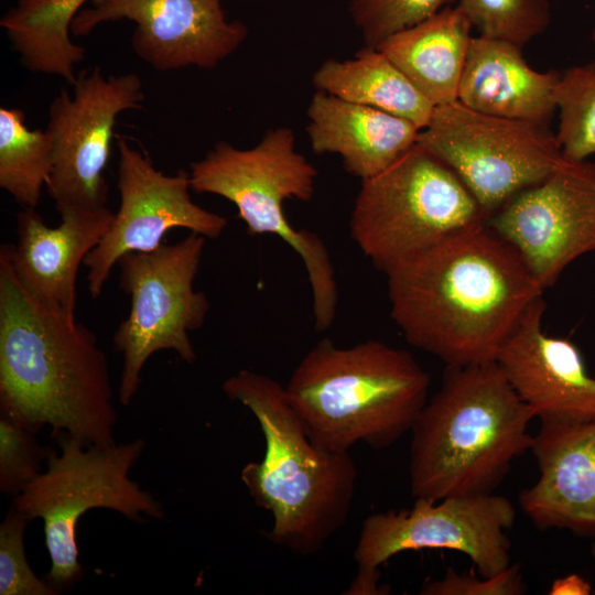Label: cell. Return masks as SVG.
I'll return each instance as SVG.
<instances>
[{"label": "cell", "mask_w": 595, "mask_h": 595, "mask_svg": "<svg viewBox=\"0 0 595 595\" xmlns=\"http://www.w3.org/2000/svg\"><path fill=\"white\" fill-rule=\"evenodd\" d=\"M386 275L390 316L405 340L446 366L496 361L544 292L517 250L487 224Z\"/></svg>", "instance_id": "obj_1"}, {"label": "cell", "mask_w": 595, "mask_h": 595, "mask_svg": "<svg viewBox=\"0 0 595 595\" xmlns=\"http://www.w3.org/2000/svg\"><path fill=\"white\" fill-rule=\"evenodd\" d=\"M0 414L53 437L116 443L107 358L93 331L41 305L0 253Z\"/></svg>", "instance_id": "obj_2"}, {"label": "cell", "mask_w": 595, "mask_h": 595, "mask_svg": "<svg viewBox=\"0 0 595 595\" xmlns=\"http://www.w3.org/2000/svg\"><path fill=\"white\" fill-rule=\"evenodd\" d=\"M534 418L497 361L446 366L411 429L412 497L491 494L531 448Z\"/></svg>", "instance_id": "obj_3"}, {"label": "cell", "mask_w": 595, "mask_h": 595, "mask_svg": "<svg viewBox=\"0 0 595 595\" xmlns=\"http://www.w3.org/2000/svg\"><path fill=\"white\" fill-rule=\"evenodd\" d=\"M223 390L251 411L264 437L262 459L246 464L240 478L255 504L272 516L269 540L301 555L315 554L349 516L358 479L350 453L315 444L284 386L271 377L241 369Z\"/></svg>", "instance_id": "obj_4"}, {"label": "cell", "mask_w": 595, "mask_h": 595, "mask_svg": "<svg viewBox=\"0 0 595 595\" xmlns=\"http://www.w3.org/2000/svg\"><path fill=\"white\" fill-rule=\"evenodd\" d=\"M430 383L407 350L376 339L338 347L324 338L300 360L284 388L315 444L349 452L357 443L383 450L410 432Z\"/></svg>", "instance_id": "obj_5"}, {"label": "cell", "mask_w": 595, "mask_h": 595, "mask_svg": "<svg viewBox=\"0 0 595 595\" xmlns=\"http://www.w3.org/2000/svg\"><path fill=\"white\" fill-rule=\"evenodd\" d=\"M191 188L232 203L248 234L274 235L301 258L312 293L316 331L335 320L338 290L335 269L324 241L315 232L296 229L283 210L286 199L309 202L315 192L317 170L295 149L289 127L269 129L250 149L218 141L188 170Z\"/></svg>", "instance_id": "obj_6"}, {"label": "cell", "mask_w": 595, "mask_h": 595, "mask_svg": "<svg viewBox=\"0 0 595 595\" xmlns=\"http://www.w3.org/2000/svg\"><path fill=\"white\" fill-rule=\"evenodd\" d=\"M487 220L457 174L418 142L389 167L361 181L349 231L364 256L387 274Z\"/></svg>", "instance_id": "obj_7"}, {"label": "cell", "mask_w": 595, "mask_h": 595, "mask_svg": "<svg viewBox=\"0 0 595 595\" xmlns=\"http://www.w3.org/2000/svg\"><path fill=\"white\" fill-rule=\"evenodd\" d=\"M54 437L60 450H50L45 470L13 497L12 508L29 521L43 520L51 559L46 582L58 591L84 574L76 536L84 513L106 508L143 522V515L162 519L164 512L161 504L129 477L145 447L143 440L87 446L66 432Z\"/></svg>", "instance_id": "obj_8"}, {"label": "cell", "mask_w": 595, "mask_h": 595, "mask_svg": "<svg viewBox=\"0 0 595 595\" xmlns=\"http://www.w3.org/2000/svg\"><path fill=\"white\" fill-rule=\"evenodd\" d=\"M206 238L190 232L174 244L148 252H129L117 266L119 286L130 299V310L115 334L122 354L119 401L131 403L148 359L160 350H174L185 363L196 360L190 332L203 326L210 309L206 294L194 289Z\"/></svg>", "instance_id": "obj_9"}, {"label": "cell", "mask_w": 595, "mask_h": 595, "mask_svg": "<svg viewBox=\"0 0 595 595\" xmlns=\"http://www.w3.org/2000/svg\"><path fill=\"white\" fill-rule=\"evenodd\" d=\"M515 519L513 504L494 493L415 498L409 509L371 513L363 522L353 553L357 574L346 594H383L379 566L401 552L423 549L458 551L482 576H494L510 565L507 531Z\"/></svg>", "instance_id": "obj_10"}, {"label": "cell", "mask_w": 595, "mask_h": 595, "mask_svg": "<svg viewBox=\"0 0 595 595\" xmlns=\"http://www.w3.org/2000/svg\"><path fill=\"white\" fill-rule=\"evenodd\" d=\"M418 142L457 174L488 218L563 158L549 123L478 112L458 100L434 107Z\"/></svg>", "instance_id": "obj_11"}, {"label": "cell", "mask_w": 595, "mask_h": 595, "mask_svg": "<svg viewBox=\"0 0 595 595\" xmlns=\"http://www.w3.org/2000/svg\"><path fill=\"white\" fill-rule=\"evenodd\" d=\"M73 95L62 90L51 102L46 131L53 142V169L46 183L56 210L106 206L104 175L120 113L143 107L136 73L105 76L99 67L77 74Z\"/></svg>", "instance_id": "obj_12"}, {"label": "cell", "mask_w": 595, "mask_h": 595, "mask_svg": "<svg viewBox=\"0 0 595 595\" xmlns=\"http://www.w3.org/2000/svg\"><path fill=\"white\" fill-rule=\"evenodd\" d=\"M487 225L517 250L545 291L573 261L595 251V162L563 156Z\"/></svg>", "instance_id": "obj_13"}, {"label": "cell", "mask_w": 595, "mask_h": 595, "mask_svg": "<svg viewBox=\"0 0 595 595\" xmlns=\"http://www.w3.org/2000/svg\"><path fill=\"white\" fill-rule=\"evenodd\" d=\"M118 152L119 208L108 231L83 263L88 270V291L94 299L102 293L122 256L159 248L170 229L184 228L206 239H216L228 225L225 216L192 199L188 171L164 174L126 138L119 140Z\"/></svg>", "instance_id": "obj_14"}, {"label": "cell", "mask_w": 595, "mask_h": 595, "mask_svg": "<svg viewBox=\"0 0 595 595\" xmlns=\"http://www.w3.org/2000/svg\"><path fill=\"white\" fill-rule=\"evenodd\" d=\"M122 19L136 24L134 54L159 72L214 68L248 35L241 21L227 18L221 0H104L79 10L72 34L84 36Z\"/></svg>", "instance_id": "obj_15"}, {"label": "cell", "mask_w": 595, "mask_h": 595, "mask_svg": "<svg viewBox=\"0 0 595 595\" xmlns=\"http://www.w3.org/2000/svg\"><path fill=\"white\" fill-rule=\"evenodd\" d=\"M545 303L536 300L500 348L496 361L534 418L595 420V378L578 348L548 335L542 325Z\"/></svg>", "instance_id": "obj_16"}, {"label": "cell", "mask_w": 595, "mask_h": 595, "mask_svg": "<svg viewBox=\"0 0 595 595\" xmlns=\"http://www.w3.org/2000/svg\"><path fill=\"white\" fill-rule=\"evenodd\" d=\"M60 214L61 224L50 227L35 209L22 208L17 215V242L1 245L0 253L35 301L76 320L79 267L108 231L115 213L105 206L72 207Z\"/></svg>", "instance_id": "obj_17"}, {"label": "cell", "mask_w": 595, "mask_h": 595, "mask_svg": "<svg viewBox=\"0 0 595 595\" xmlns=\"http://www.w3.org/2000/svg\"><path fill=\"white\" fill-rule=\"evenodd\" d=\"M532 452L539 478L519 495L540 529H566L595 538V420L541 419Z\"/></svg>", "instance_id": "obj_18"}, {"label": "cell", "mask_w": 595, "mask_h": 595, "mask_svg": "<svg viewBox=\"0 0 595 595\" xmlns=\"http://www.w3.org/2000/svg\"><path fill=\"white\" fill-rule=\"evenodd\" d=\"M306 116L312 151L340 156L346 172L360 181L389 167L418 143L421 131L403 118L321 90Z\"/></svg>", "instance_id": "obj_19"}, {"label": "cell", "mask_w": 595, "mask_h": 595, "mask_svg": "<svg viewBox=\"0 0 595 595\" xmlns=\"http://www.w3.org/2000/svg\"><path fill=\"white\" fill-rule=\"evenodd\" d=\"M560 74L536 71L522 47L479 34L470 40L457 100L478 112L549 123Z\"/></svg>", "instance_id": "obj_20"}, {"label": "cell", "mask_w": 595, "mask_h": 595, "mask_svg": "<svg viewBox=\"0 0 595 595\" xmlns=\"http://www.w3.org/2000/svg\"><path fill=\"white\" fill-rule=\"evenodd\" d=\"M472 29L464 13L448 6L376 48L435 107L457 100Z\"/></svg>", "instance_id": "obj_21"}, {"label": "cell", "mask_w": 595, "mask_h": 595, "mask_svg": "<svg viewBox=\"0 0 595 595\" xmlns=\"http://www.w3.org/2000/svg\"><path fill=\"white\" fill-rule=\"evenodd\" d=\"M312 84L338 98L380 109L414 123L420 130L434 106L378 48L363 47L353 58L326 60L314 72Z\"/></svg>", "instance_id": "obj_22"}, {"label": "cell", "mask_w": 595, "mask_h": 595, "mask_svg": "<svg viewBox=\"0 0 595 595\" xmlns=\"http://www.w3.org/2000/svg\"><path fill=\"white\" fill-rule=\"evenodd\" d=\"M88 0H18L1 18L12 50L29 72L54 75L69 85L86 51L71 39L72 23Z\"/></svg>", "instance_id": "obj_23"}, {"label": "cell", "mask_w": 595, "mask_h": 595, "mask_svg": "<svg viewBox=\"0 0 595 595\" xmlns=\"http://www.w3.org/2000/svg\"><path fill=\"white\" fill-rule=\"evenodd\" d=\"M46 130L30 129L19 108H0V187L22 208L35 209L53 169Z\"/></svg>", "instance_id": "obj_24"}, {"label": "cell", "mask_w": 595, "mask_h": 595, "mask_svg": "<svg viewBox=\"0 0 595 595\" xmlns=\"http://www.w3.org/2000/svg\"><path fill=\"white\" fill-rule=\"evenodd\" d=\"M562 155L582 161L595 154V61L560 74L555 88Z\"/></svg>", "instance_id": "obj_25"}, {"label": "cell", "mask_w": 595, "mask_h": 595, "mask_svg": "<svg viewBox=\"0 0 595 595\" xmlns=\"http://www.w3.org/2000/svg\"><path fill=\"white\" fill-rule=\"evenodd\" d=\"M480 35L523 47L551 22L550 0H455Z\"/></svg>", "instance_id": "obj_26"}, {"label": "cell", "mask_w": 595, "mask_h": 595, "mask_svg": "<svg viewBox=\"0 0 595 595\" xmlns=\"http://www.w3.org/2000/svg\"><path fill=\"white\" fill-rule=\"evenodd\" d=\"M455 3V0H350L349 15L365 46L377 47L389 36L411 28Z\"/></svg>", "instance_id": "obj_27"}, {"label": "cell", "mask_w": 595, "mask_h": 595, "mask_svg": "<svg viewBox=\"0 0 595 595\" xmlns=\"http://www.w3.org/2000/svg\"><path fill=\"white\" fill-rule=\"evenodd\" d=\"M51 448L42 447L35 433L0 414V490L19 495L42 472Z\"/></svg>", "instance_id": "obj_28"}, {"label": "cell", "mask_w": 595, "mask_h": 595, "mask_svg": "<svg viewBox=\"0 0 595 595\" xmlns=\"http://www.w3.org/2000/svg\"><path fill=\"white\" fill-rule=\"evenodd\" d=\"M28 522L11 507L0 524V594L55 595L57 591L37 577L26 560L24 530Z\"/></svg>", "instance_id": "obj_29"}, {"label": "cell", "mask_w": 595, "mask_h": 595, "mask_svg": "<svg viewBox=\"0 0 595 595\" xmlns=\"http://www.w3.org/2000/svg\"><path fill=\"white\" fill-rule=\"evenodd\" d=\"M524 585L520 566L509 565L500 573L482 578L474 575L461 574L447 569L440 580L426 582L421 588L423 595H521Z\"/></svg>", "instance_id": "obj_30"}, {"label": "cell", "mask_w": 595, "mask_h": 595, "mask_svg": "<svg viewBox=\"0 0 595 595\" xmlns=\"http://www.w3.org/2000/svg\"><path fill=\"white\" fill-rule=\"evenodd\" d=\"M591 584L578 574H570L552 582L548 594L550 595H589Z\"/></svg>", "instance_id": "obj_31"}, {"label": "cell", "mask_w": 595, "mask_h": 595, "mask_svg": "<svg viewBox=\"0 0 595 595\" xmlns=\"http://www.w3.org/2000/svg\"><path fill=\"white\" fill-rule=\"evenodd\" d=\"M591 552H592V555H593V558H594V560H595V540H594V542L592 543ZM593 593L595 594V589H594Z\"/></svg>", "instance_id": "obj_32"}, {"label": "cell", "mask_w": 595, "mask_h": 595, "mask_svg": "<svg viewBox=\"0 0 595 595\" xmlns=\"http://www.w3.org/2000/svg\"><path fill=\"white\" fill-rule=\"evenodd\" d=\"M592 39H593L594 47H595V25H594V29H593ZM594 53H595V48H594Z\"/></svg>", "instance_id": "obj_33"}, {"label": "cell", "mask_w": 595, "mask_h": 595, "mask_svg": "<svg viewBox=\"0 0 595 595\" xmlns=\"http://www.w3.org/2000/svg\"><path fill=\"white\" fill-rule=\"evenodd\" d=\"M90 1L93 2V6H94V4H98V3L102 2L104 0H90Z\"/></svg>", "instance_id": "obj_34"}]
</instances>
